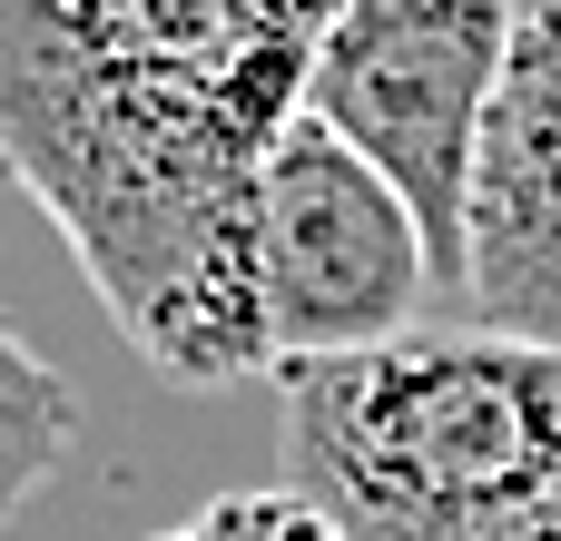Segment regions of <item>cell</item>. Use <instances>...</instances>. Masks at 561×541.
Here are the masks:
<instances>
[{
  "instance_id": "cell-1",
  "label": "cell",
  "mask_w": 561,
  "mask_h": 541,
  "mask_svg": "<svg viewBox=\"0 0 561 541\" xmlns=\"http://www.w3.org/2000/svg\"><path fill=\"white\" fill-rule=\"evenodd\" d=\"M325 20L276 0H0V177L168 384L276 375L256 207L316 99Z\"/></svg>"
},
{
  "instance_id": "cell-2",
  "label": "cell",
  "mask_w": 561,
  "mask_h": 541,
  "mask_svg": "<svg viewBox=\"0 0 561 541\" xmlns=\"http://www.w3.org/2000/svg\"><path fill=\"white\" fill-rule=\"evenodd\" d=\"M286 493L345 541H473L561 503V355L513 335H404L296 365Z\"/></svg>"
},
{
  "instance_id": "cell-3",
  "label": "cell",
  "mask_w": 561,
  "mask_h": 541,
  "mask_svg": "<svg viewBox=\"0 0 561 541\" xmlns=\"http://www.w3.org/2000/svg\"><path fill=\"white\" fill-rule=\"evenodd\" d=\"M523 10L503 0H345L316 49V118L424 217L444 286H463V207L483 118Z\"/></svg>"
},
{
  "instance_id": "cell-4",
  "label": "cell",
  "mask_w": 561,
  "mask_h": 541,
  "mask_svg": "<svg viewBox=\"0 0 561 541\" xmlns=\"http://www.w3.org/2000/svg\"><path fill=\"white\" fill-rule=\"evenodd\" d=\"M434 276L444 266H434L424 217L306 108L266 168V207H256V296H266L276 375L404 345Z\"/></svg>"
},
{
  "instance_id": "cell-5",
  "label": "cell",
  "mask_w": 561,
  "mask_h": 541,
  "mask_svg": "<svg viewBox=\"0 0 561 541\" xmlns=\"http://www.w3.org/2000/svg\"><path fill=\"white\" fill-rule=\"evenodd\" d=\"M463 306L483 335L552 345L561 355V10H523L483 158H473V207H463Z\"/></svg>"
},
{
  "instance_id": "cell-6",
  "label": "cell",
  "mask_w": 561,
  "mask_h": 541,
  "mask_svg": "<svg viewBox=\"0 0 561 541\" xmlns=\"http://www.w3.org/2000/svg\"><path fill=\"white\" fill-rule=\"evenodd\" d=\"M69 444H79V384L0 315V522L59 483Z\"/></svg>"
},
{
  "instance_id": "cell-7",
  "label": "cell",
  "mask_w": 561,
  "mask_h": 541,
  "mask_svg": "<svg viewBox=\"0 0 561 541\" xmlns=\"http://www.w3.org/2000/svg\"><path fill=\"white\" fill-rule=\"evenodd\" d=\"M148 541H345L306 493H286V483H266V493H217V503H197L178 532H148Z\"/></svg>"
},
{
  "instance_id": "cell-8",
  "label": "cell",
  "mask_w": 561,
  "mask_h": 541,
  "mask_svg": "<svg viewBox=\"0 0 561 541\" xmlns=\"http://www.w3.org/2000/svg\"><path fill=\"white\" fill-rule=\"evenodd\" d=\"M473 541H561V503L523 513V522H493V532H473Z\"/></svg>"
}]
</instances>
